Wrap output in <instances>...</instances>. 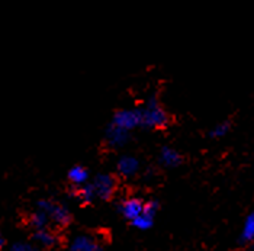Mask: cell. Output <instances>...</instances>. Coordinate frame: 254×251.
I'll return each instance as SVG.
<instances>
[{
	"mask_svg": "<svg viewBox=\"0 0 254 251\" xmlns=\"http://www.w3.org/2000/svg\"><path fill=\"white\" fill-rule=\"evenodd\" d=\"M142 114V128L148 129H163L169 125L170 118L169 114L163 109L157 97H150L145 106L141 109Z\"/></svg>",
	"mask_w": 254,
	"mask_h": 251,
	"instance_id": "cell-1",
	"label": "cell"
},
{
	"mask_svg": "<svg viewBox=\"0 0 254 251\" xmlns=\"http://www.w3.org/2000/svg\"><path fill=\"white\" fill-rule=\"evenodd\" d=\"M37 206H38L39 211L45 212L50 216V221L56 222L60 227H67L71 222V213L61 203L42 199V200H39Z\"/></svg>",
	"mask_w": 254,
	"mask_h": 251,
	"instance_id": "cell-2",
	"label": "cell"
},
{
	"mask_svg": "<svg viewBox=\"0 0 254 251\" xmlns=\"http://www.w3.org/2000/svg\"><path fill=\"white\" fill-rule=\"evenodd\" d=\"M112 124L125 131H132L137 126L142 125V114L141 109H119L114 114Z\"/></svg>",
	"mask_w": 254,
	"mask_h": 251,
	"instance_id": "cell-3",
	"label": "cell"
},
{
	"mask_svg": "<svg viewBox=\"0 0 254 251\" xmlns=\"http://www.w3.org/2000/svg\"><path fill=\"white\" fill-rule=\"evenodd\" d=\"M93 188L96 192V197L102 200H109L117 189V180L111 174H98L93 180Z\"/></svg>",
	"mask_w": 254,
	"mask_h": 251,
	"instance_id": "cell-4",
	"label": "cell"
},
{
	"mask_svg": "<svg viewBox=\"0 0 254 251\" xmlns=\"http://www.w3.org/2000/svg\"><path fill=\"white\" fill-rule=\"evenodd\" d=\"M144 211V202L139 197H128L119 203V212L128 221H135Z\"/></svg>",
	"mask_w": 254,
	"mask_h": 251,
	"instance_id": "cell-5",
	"label": "cell"
},
{
	"mask_svg": "<svg viewBox=\"0 0 254 251\" xmlns=\"http://www.w3.org/2000/svg\"><path fill=\"white\" fill-rule=\"evenodd\" d=\"M105 138H106V142L112 148H122V147H125V144L129 139V131H125L117 125L111 124L106 129Z\"/></svg>",
	"mask_w": 254,
	"mask_h": 251,
	"instance_id": "cell-6",
	"label": "cell"
},
{
	"mask_svg": "<svg viewBox=\"0 0 254 251\" xmlns=\"http://www.w3.org/2000/svg\"><path fill=\"white\" fill-rule=\"evenodd\" d=\"M139 169V161L134 155H124L118 160L117 170L118 173L124 177H131L137 173Z\"/></svg>",
	"mask_w": 254,
	"mask_h": 251,
	"instance_id": "cell-7",
	"label": "cell"
},
{
	"mask_svg": "<svg viewBox=\"0 0 254 251\" xmlns=\"http://www.w3.org/2000/svg\"><path fill=\"white\" fill-rule=\"evenodd\" d=\"M70 251H102L99 243L89 235H77L70 243Z\"/></svg>",
	"mask_w": 254,
	"mask_h": 251,
	"instance_id": "cell-8",
	"label": "cell"
},
{
	"mask_svg": "<svg viewBox=\"0 0 254 251\" xmlns=\"http://www.w3.org/2000/svg\"><path fill=\"white\" fill-rule=\"evenodd\" d=\"M158 160H160V163H161L163 166H166V167H177V166L182 163L183 158H182V155H180V153H179L177 150L169 147V145H164V147H161V150H160Z\"/></svg>",
	"mask_w": 254,
	"mask_h": 251,
	"instance_id": "cell-9",
	"label": "cell"
},
{
	"mask_svg": "<svg viewBox=\"0 0 254 251\" xmlns=\"http://www.w3.org/2000/svg\"><path fill=\"white\" fill-rule=\"evenodd\" d=\"M67 177H68V180H70L74 186L81 188V186L87 185L89 172H87V169H84L83 166H73V167L68 170Z\"/></svg>",
	"mask_w": 254,
	"mask_h": 251,
	"instance_id": "cell-10",
	"label": "cell"
},
{
	"mask_svg": "<svg viewBox=\"0 0 254 251\" xmlns=\"http://www.w3.org/2000/svg\"><path fill=\"white\" fill-rule=\"evenodd\" d=\"M32 238L41 247H48L50 249V247H54L57 244V235L54 232L50 231V230H47V228L34 232Z\"/></svg>",
	"mask_w": 254,
	"mask_h": 251,
	"instance_id": "cell-11",
	"label": "cell"
},
{
	"mask_svg": "<svg viewBox=\"0 0 254 251\" xmlns=\"http://www.w3.org/2000/svg\"><path fill=\"white\" fill-rule=\"evenodd\" d=\"M241 243H252L254 241V211L247 215L244 225H243V231H241V237H240Z\"/></svg>",
	"mask_w": 254,
	"mask_h": 251,
	"instance_id": "cell-12",
	"label": "cell"
},
{
	"mask_svg": "<svg viewBox=\"0 0 254 251\" xmlns=\"http://www.w3.org/2000/svg\"><path fill=\"white\" fill-rule=\"evenodd\" d=\"M50 221V216L42 211H37L34 212L31 216H29V225L35 230V231H39V230H45L47 228V224Z\"/></svg>",
	"mask_w": 254,
	"mask_h": 251,
	"instance_id": "cell-13",
	"label": "cell"
},
{
	"mask_svg": "<svg viewBox=\"0 0 254 251\" xmlns=\"http://www.w3.org/2000/svg\"><path fill=\"white\" fill-rule=\"evenodd\" d=\"M153 224H154V216H150V215L144 212L141 213L135 221H132V225L138 230H141V231L150 230L153 227Z\"/></svg>",
	"mask_w": 254,
	"mask_h": 251,
	"instance_id": "cell-14",
	"label": "cell"
},
{
	"mask_svg": "<svg viewBox=\"0 0 254 251\" xmlns=\"http://www.w3.org/2000/svg\"><path fill=\"white\" fill-rule=\"evenodd\" d=\"M77 196L83 200V202H93V199L96 197V192H95V188H93V183H87L81 188H78Z\"/></svg>",
	"mask_w": 254,
	"mask_h": 251,
	"instance_id": "cell-15",
	"label": "cell"
},
{
	"mask_svg": "<svg viewBox=\"0 0 254 251\" xmlns=\"http://www.w3.org/2000/svg\"><path fill=\"white\" fill-rule=\"evenodd\" d=\"M230 129H231V124H230L228 121L219 122L218 125H215V126L209 131V136H211V138H215V139H218V138H224V136L230 132Z\"/></svg>",
	"mask_w": 254,
	"mask_h": 251,
	"instance_id": "cell-16",
	"label": "cell"
},
{
	"mask_svg": "<svg viewBox=\"0 0 254 251\" xmlns=\"http://www.w3.org/2000/svg\"><path fill=\"white\" fill-rule=\"evenodd\" d=\"M158 208H160L158 202H156V200H148V202L144 203V211L142 212L150 215V216H156V213L158 212Z\"/></svg>",
	"mask_w": 254,
	"mask_h": 251,
	"instance_id": "cell-17",
	"label": "cell"
},
{
	"mask_svg": "<svg viewBox=\"0 0 254 251\" xmlns=\"http://www.w3.org/2000/svg\"><path fill=\"white\" fill-rule=\"evenodd\" d=\"M10 251H39L35 246L29 244V243H15L12 246Z\"/></svg>",
	"mask_w": 254,
	"mask_h": 251,
	"instance_id": "cell-18",
	"label": "cell"
},
{
	"mask_svg": "<svg viewBox=\"0 0 254 251\" xmlns=\"http://www.w3.org/2000/svg\"><path fill=\"white\" fill-rule=\"evenodd\" d=\"M0 246H1V247L4 246V238H0Z\"/></svg>",
	"mask_w": 254,
	"mask_h": 251,
	"instance_id": "cell-19",
	"label": "cell"
}]
</instances>
